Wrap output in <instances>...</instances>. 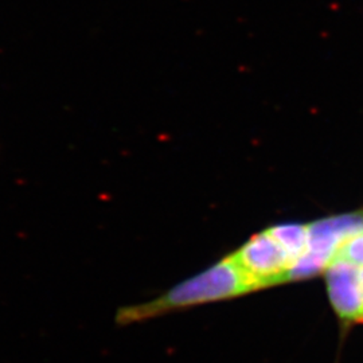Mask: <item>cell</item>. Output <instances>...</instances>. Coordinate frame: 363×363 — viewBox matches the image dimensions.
Masks as SVG:
<instances>
[{
  "label": "cell",
  "mask_w": 363,
  "mask_h": 363,
  "mask_svg": "<svg viewBox=\"0 0 363 363\" xmlns=\"http://www.w3.org/2000/svg\"><path fill=\"white\" fill-rule=\"evenodd\" d=\"M252 292L244 273L232 256L174 286L154 301L127 307L118 312L117 322L127 325L155 318L160 313L183 310L210 301H220Z\"/></svg>",
  "instance_id": "1"
},
{
  "label": "cell",
  "mask_w": 363,
  "mask_h": 363,
  "mask_svg": "<svg viewBox=\"0 0 363 363\" xmlns=\"http://www.w3.org/2000/svg\"><path fill=\"white\" fill-rule=\"evenodd\" d=\"M363 229V211L327 217L308 225V244L292 267L288 280H307L327 268L352 235Z\"/></svg>",
  "instance_id": "2"
},
{
  "label": "cell",
  "mask_w": 363,
  "mask_h": 363,
  "mask_svg": "<svg viewBox=\"0 0 363 363\" xmlns=\"http://www.w3.org/2000/svg\"><path fill=\"white\" fill-rule=\"evenodd\" d=\"M230 256L244 273L252 291L288 281L295 265L294 257L269 229L253 235Z\"/></svg>",
  "instance_id": "3"
},
{
  "label": "cell",
  "mask_w": 363,
  "mask_h": 363,
  "mask_svg": "<svg viewBox=\"0 0 363 363\" xmlns=\"http://www.w3.org/2000/svg\"><path fill=\"white\" fill-rule=\"evenodd\" d=\"M327 292L343 325L363 322V281L358 267L335 259L325 271Z\"/></svg>",
  "instance_id": "4"
},
{
  "label": "cell",
  "mask_w": 363,
  "mask_h": 363,
  "mask_svg": "<svg viewBox=\"0 0 363 363\" xmlns=\"http://www.w3.org/2000/svg\"><path fill=\"white\" fill-rule=\"evenodd\" d=\"M335 259H343L352 265L363 267V229L340 247Z\"/></svg>",
  "instance_id": "5"
},
{
  "label": "cell",
  "mask_w": 363,
  "mask_h": 363,
  "mask_svg": "<svg viewBox=\"0 0 363 363\" xmlns=\"http://www.w3.org/2000/svg\"><path fill=\"white\" fill-rule=\"evenodd\" d=\"M357 267V265H355ZM358 269H359V276H361V279H362L363 281V267H358Z\"/></svg>",
  "instance_id": "6"
}]
</instances>
